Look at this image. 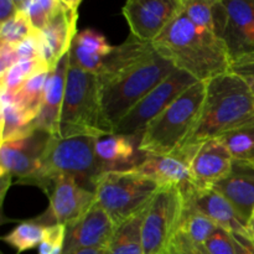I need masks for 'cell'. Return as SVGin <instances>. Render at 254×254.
I'll return each instance as SVG.
<instances>
[{"instance_id":"obj_1","label":"cell","mask_w":254,"mask_h":254,"mask_svg":"<svg viewBox=\"0 0 254 254\" xmlns=\"http://www.w3.org/2000/svg\"><path fill=\"white\" fill-rule=\"evenodd\" d=\"M174 69L155 51L153 44L131 35L114 46L97 73L102 108L111 128L114 130V127Z\"/></svg>"},{"instance_id":"obj_2","label":"cell","mask_w":254,"mask_h":254,"mask_svg":"<svg viewBox=\"0 0 254 254\" xmlns=\"http://www.w3.org/2000/svg\"><path fill=\"white\" fill-rule=\"evenodd\" d=\"M155 51L175 69L198 82L230 71L232 56L227 45L216 32L193 25L183 11L153 42Z\"/></svg>"},{"instance_id":"obj_3","label":"cell","mask_w":254,"mask_h":254,"mask_svg":"<svg viewBox=\"0 0 254 254\" xmlns=\"http://www.w3.org/2000/svg\"><path fill=\"white\" fill-rule=\"evenodd\" d=\"M253 122L252 86L247 78L230 69L206 82V96L200 118L183 149L197 148Z\"/></svg>"},{"instance_id":"obj_4","label":"cell","mask_w":254,"mask_h":254,"mask_svg":"<svg viewBox=\"0 0 254 254\" xmlns=\"http://www.w3.org/2000/svg\"><path fill=\"white\" fill-rule=\"evenodd\" d=\"M96 140L92 136H51L37 170L16 184L37 186L49 196L55 179L71 176L81 186L94 191V183L102 174L96 156Z\"/></svg>"},{"instance_id":"obj_5","label":"cell","mask_w":254,"mask_h":254,"mask_svg":"<svg viewBox=\"0 0 254 254\" xmlns=\"http://www.w3.org/2000/svg\"><path fill=\"white\" fill-rule=\"evenodd\" d=\"M206 96V82H196L146 126L139 140L144 155H168L180 151L190 139Z\"/></svg>"},{"instance_id":"obj_6","label":"cell","mask_w":254,"mask_h":254,"mask_svg":"<svg viewBox=\"0 0 254 254\" xmlns=\"http://www.w3.org/2000/svg\"><path fill=\"white\" fill-rule=\"evenodd\" d=\"M113 134L102 108L97 74L82 71L69 62L66 93L60 121V138Z\"/></svg>"},{"instance_id":"obj_7","label":"cell","mask_w":254,"mask_h":254,"mask_svg":"<svg viewBox=\"0 0 254 254\" xmlns=\"http://www.w3.org/2000/svg\"><path fill=\"white\" fill-rule=\"evenodd\" d=\"M160 186L135 169L106 171L94 183L97 202L117 226L149 206Z\"/></svg>"},{"instance_id":"obj_8","label":"cell","mask_w":254,"mask_h":254,"mask_svg":"<svg viewBox=\"0 0 254 254\" xmlns=\"http://www.w3.org/2000/svg\"><path fill=\"white\" fill-rule=\"evenodd\" d=\"M185 198L180 186H163L146 207L143 222L144 254H161L179 232Z\"/></svg>"},{"instance_id":"obj_9","label":"cell","mask_w":254,"mask_h":254,"mask_svg":"<svg viewBox=\"0 0 254 254\" xmlns=\"http://www.w3.org/2000/svg\"><path fill=\"white\" fill-rule=\"evenodd\" d=\"M196 82L190 74L174 69L114 127L113 134L140 138L146 126Z\"/></svg>"},{"instance_id":"obj_10","label":"cell","mask_w":254,"mask_h":254,"mask_svg":"<svg viewBox=\"0 0 254 254\" xmlns=\"http://www.w3.org/2000/svg\"><path fill=\"white\" fill-rule=\"evenodd\" d=\"M51 134L35 130L30 135L0 145V173L2 196L11 184V179L24 180L39 168Z\"/></svg>"},{"instance_id":"obj_11","label":"cell","mask_w":254,"mask_h":254,"mask_svg":"<svg viewBox=\"0 0 254 254\" xmlns=\"http://www.w3.org/2000/svg\"><path fill=\"white\" fill-rule=\"evenodd\" d=\"M96 201L94 191L81 186L71 176H60L52 183L49 193V208L35 221L44 226H66L81 217Z\"/></svg>"},{"instance_id":"obj_12","label":"cell","mask_w":254,"mask_h":254,"mask_svg":"<svg viewBox=\"0 0 254 254\" xmlns=\"http://www.w3.org/2000/svg\"><path fill=\"white\" fill-rule=\"evenodd\" d=\"M181 11V0H129L122 9L130 35L153 44L176 15Z\"/></svg>"},{"instance_id":"obj_13","label":"cell","mask_w":254,"mask_h":254,"mask_svg":"<svg viewBox=\"0 0 254 254\" xmlns=\"http://www.w3.org/2000/svg\"><path fill=\"white\" fill-rule=\"evenodd\" d=\"M254 22V0H216V34L227 45L233 61L245 56Z\"/></svg>"},{"instance_id":"obj_14","label":"cell","mask_w":254,"mask_h":254,"mask_svg":"<svg viewBox=\"0 0 254 254\" xmlns=\"http://www.w3.org/2000/svg\"><path fill=\"white\" fill-rule=\"evenodd\" d=\"M81 2V0H60L59 9L47 26L42 31L37 32L44 60L50 71L68 54L78 35L77 22Z\"/></svg>"},{"instance_id":"obj_15","label":"cell","mask_w":254,"mask_h":254,"mask_svg":"<svg viewBox=\"0 0 254 254\" xmlns=\"http://www.w3.org/2000/svg\"><path fill=\"white\" fill-rule=\"evenodd\" d=\"M117 227L111 216L98 202H94L81 217L66 225L64 254L83 250L107 248Z\"/></svg>"},{"instance_id":"obj_16","label":"cell","mask_w":254,"mask_h":254,"mask_svg":"<svg viewBox=\"0 0 254 254\" xmlns=\"http://www.w3.org/2000/svg\"><path fill=\"white\" fill-rule=\"evenodd\" d=\"M180 189L184 198L200 212L207 216L218 228H222L232 235L253 237L250 223L238 213L235 206L222 193L212 188H197L192 183Z\"/></svg>"},{"instance_id":"obj_17","label":"cell","mask_w":254,"mask_h":254,"mask_svg":"<svg viewBox=\"0 0 254 254\" xmlns=\"http://www.w3.org/2000/svg\"><path fill=\"white\" fill-rule=\"evenodd\" d=\"M233 156L222 139L201 144L193 153L190 169L192 184L197 188H212L231 171Z\"/></svg>"},{"instance_id":"obj_18","label":"cell","mask_w":254,"mask_h":254,"mask_svg":"<svg viewBox=\"0 0 254 254\" xmlns=\"http://www.w3.org/2000/svg\"><path fill=\"white\" fill-rule=\"evenodd\" d=\"M196 149L197 148L183 149L168 155H146L145 159L134 169L153 179L160 188H184L192 183L190 164Z\"/></svg>"},{"instance_id":"obj_19","label":"cell","mask_w":254,"mask_h":254,"mask_svg":"<svg viewBox=\"0 0 254 254\" xmlns=\"http://www.w3.org/2000/svg\"><path fill=\"white\" fill-rule=\"evenodd\" d=\"M222 193L248 223L254 212V163L233 159L230 173L212 186Z\"/></svg>"},{"instance_id":"obj_20","label":"cell","mask_w":254,"mask_h":254,"mask_svg":"<svg viewBox=\"0 0 254 254\" xmlns=\"http://www.w3.org/2000/svg\"><path fill=\"white\" fill-rule=\"evenodd\" d=\"M68 67L69 52L49 72L41 112L34 122L36 130L46 131L52 136H60V121L66 93Z\"/></svg>"},{"instance_id":"obj_21","label":"cell","mask_w":254,"mask_h":254,"mask_svg":"<svg viewBox=\"0 0 254 254\" xmlns=\"http://www.w3.org/2000/svg\"><path fill=\"white\" fill-rule=\"evenodd\" d=\"M136 136L109 134L96 140V156L102 173L128 170L138 166L146 155L139 151Z\"/></svg>"},{"instance_id":"obj_22","label":"cell","mask_w":254,"mask_h":254,"mask_svg":"<svg viewBox=\"0 0 254 254\" xmlns=\"http://www.w3.org/2000/svg\"><path fill=\"white\" fill-rule=\"evenodd\" d=\"M104 35L93 29L78 32L69 50V62L82 71L97 74L104 59L113 51Z\"/></svg>"},{"instance_id":"obj_23","label":"cell","mask_w":254,"mask_h":254,"mask_svg":"<svg viewBox=\"0 0 254 254\" xmlns=\"http://www.w3.org/2000/svg\"><path fill=\"white\" fill-rule=\"evenodd\" d=\"M145 211L146 208L117 227L107 247V254H144L143 222Z\"/></svg>"},{"instance_id":"obj_24","label":"cell","mask_w":254,"mask_h":254,"mask_svg":"<svg viewBox=\"0 0 254 254\" xmlns=\"http://www.w3.org/2000/svg\"><path fill=\"white\" fill-rule=\"evenodd\" d=\"M50 71H42L27 79L14 94L12 101L17 108L24 113L27 121L34 124L41 112L45 97L47 77Z\"/></svg>"},{"instance_id":"obj_25","label":"cell","mask_w":254,"mask_h":254,"mask_svg":"<svg viewBox=\"0 0 254 254\" xmlns=\"http://www.w3.org/2000/svg\"><path fill=\"white\" fill-rule=\"evenodd\" d=\"M1 102V143L19 140L34 133V124L30 123L12 101V94L0 92Z\"/></svg>"},{"instance_id":"obj_26","label":"cell","mask_w":254,"mask_h":254,"mask_svg":"<svg viewBox=\"0 0 254 254\" xmlns=\"http://www.w3.org/2000/svg\"><path fill=\"white\" fill-rule=\"evenodd\" d=\"M217 228L215 222L185 200V207L179 226L180 232L185 233L195 242L205 245L206 241L216 232Z\"/></svg>"},{"instance_id":"obj_27","label":"cell","mask_w":254,"mask_h":254,"mask_svg":"<svg viewBox=\"0 0 254 254\" xmlns=\"http://www.w3.org/2000/svg\"><path fill=\"white\" fill-rule=\"evenodd\" d=\"M42 71H50L44 60L17 62L7 71L0 73V92L14 94L27 79Z\"/></svg>"},{"instance_id":"obj_28","label":"cell","mask_w":254,"mask_h":254,"mask_svg":"<svg viewBox=\"0 0 254 254\" xmlns=\"http://www.w3.org/2000/svg\"><path fill=\"white\" fill-rule=\"evenodd\" d=\"M47 226L41 225L36 221H26L20 223L10 233L2 237L6 245L11 246L16 253H22L25 251L39 247L45 237Z\"/></svg>"},{"instance_id":"obj_29","label":"cell","mask_w":254,"mask_h":254,"mask_svg":"<svg viewBox=\"0 0 254 254\" xmlns=\"http://www.w3.org/2000/svg\"><path fill=\"white\" fill-rule=\"evenodd\" d=\"M220 139L230 149L233 159L254 163V122Z\"/></svg>"},{"instance_id":"obj_30","label":"cell","mask_w":254,"mask_h":254,"mask_svg":"<svg viewBox=\"0 0 254 254\" xmlns=\"http://www.w3.org/2000/svg\"><path fill=\"white\" fill-rule=\"evenodd\" d=\"M59 5L60 0H17L19 10L26 14L32 27L37 32L42 31L47 26L59 9Z\"/></svg>"},{"instance_id":"obj_31","label":"cell","mask_w":254,"mask_h":254,"mask_svg":"<svg viewBox=\"0 0 254 254\" xmlns=\"http://www.w3.org/2000/svg\"><path fill=\"white\" fill-rule=\"evenodd\" d=\"M216 0H181L183 14L197 27L216 32Z\"/></svg>"},{"instance_id":"obj_32","label":"cell","mask_w":254,"mask_h":254,"mask_svg":"<svg viewBox=\"0 0 254 254\" xmlns=\"http://www.w3.org/2000/svg\"><path fill=\"white\" fill-rule=\"evenodd\" d=\"M36 32L26 14L19 10V12L14 17L0 24V41L17 44Z\"/></svg>"},{"instance_id":"obj_33","label":"cell","mask_w":254,"mask_h":254,"mask_svg":"<svg viewBox=\"0 0 254 254\" xmlns=\"http://www.w3.org/2000/svg\"><path fill=\"white\" fill-rule=\"evenodd\" d=\"M64 240H66V226H47L44 240L37 247L39 254H64Z\"/></svg>"},{"instance_id":"obj_34","label":"cell","mask_w":254,"mask_h":254,"mask_svg":"<svg viewBox=\"0 0 254 254\" xmlns=\"http://www.w3.org/2000/svg\"><path fill=\"white\" fill-rule=\"evenodd\" d=\"M203 246L210 254H236L232 233L222 228H217Z\"/></svg>"},{"instance_id":"obj_35","label":"cell","mask_w":254,"mask_h":254,"mask_svg":"<svg viewBox=\"0 0 254 254\" xmlns=\"http://www.w3.org/2000/svg\"><path fill=\"white\" fill-rule=\"evenodd\" d=\"M170 246L174 248L176 254H210L205 246L195 242L180 231L176 233Z\"/></svg>"},{"instance_id":"obj_36","label":"cell","mask_w":254,"mask_h":254,"mask_svg":"<svg viewBox=\"0 0 254 254\" xmlns=\"http://www.w3.org/2000/svg\"><path fill=\"white\" fill-rule=\"evenodd\" d=\"M236 254H254V238L250 236L232 235Z\"/></svg>"},{"instance_id":"obj_37","label":"cell","mask_w":254,"mask_h":254,"mask_svg":"<svg viewBox=\"0 0 254 254\" xmlns=\"http://www.w3.org/2000/svg\"><path fill=\"white\" fill-rule=\"evenodd\" d=\"M17 12V0H0V24L14 17Z\"/></svg>"},{"instance_id":"obj_38","label":"cell","mask_w":254,"mask_h":254,"mask_svg":"<svg viewBox=\"0 0 254 254\" xmlns=\"http://www.w3.org/2000/svg\"><path fill=\"white\" fill-rule=\"evenodd\" d=\"M231 71L236 72L240 76L247 79H254V62H247V64H233L231 66Z\"/></svg>"},{"instance_id":"obj_39","label":"cell","mask_w":254,"mask_h":254,"mask_svg":"<svg viewBox=\"0 0 254 254\" xmlns=\"http://www.w3.org/2000/svg\"><path fill=\"white\" fill-rule=\"evenodd\" d=\"M253 51H254V22L252 25V29H251L250 31V36H248V40H247V52H246V55L251 54V52Z\"/></svg>"},{"instance_id":"obj_40","label":"cell","mask_w":254,"mask_h":254,"mask_svg":"<svg viewBox=\"0 0 254 254\" xmlns=\"http://www.w3.org/2000/svg\"><path fill=\"white\" fill-rule=\"evenodd\" d=\"M72 254H107V248H94V250H83L78 251Z\"/></svg>"},{"instance_id":"obj_41","label":"cell","mask_w":254,"mask_h":254,"mask_svg":"<svg viewBox=\"0 0 254 254\" xmlns=\"http://www.w3.org/2000/svg\"><path fill=\"white\" fill-rule=\"evenodd\" d=\"M247 62H254V51L251 52V54L245 55L241 59L236 60V61H233V64H247Z\"/></svg>"},{"instance_id":"obj_42","label":"cell","mask_w":254,"mask_h":254,"mask_svg":"<svg viewBox=\"0 0 254 254\" xmlns=\"http://www.w3.org/2000/svg\"><path fill=\"white\" fill-rule=\"evenodd\" d=\"M250 228H251V233H252V236L254 238V212L252 216V220H251V222H250Z\"/></svg>"},{"instance_id":"obj_43","label":"cell","mask_w":254,"mask_h":254,"mask_svg":"<svg viewBox=\"0 0 254 254\" xmlns=\"http://www.w3.org/2000/svg\"><path fill=\"white\" fill-rule=\"evenodd\" d=\"M161 254H176V252H175V251H174V248L171 247V246H169L168 250L164 251V252L161 253Z\"/></svg>"},{"instance_id":"obj_44","label":"cell","mask_w":254,"mask_h":254,"mask_svg":"<svg viewBox=\"0 0 254 254\" xmlns=\"http://www.w3.org/2000/svg\"><path fill=\"white\" fill-rule=\"evenodd\" d=\"M251 83V86H252V89H253V93H254V79H248Z\"/></svg>"}]
</instances>
